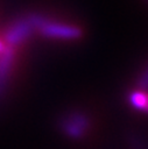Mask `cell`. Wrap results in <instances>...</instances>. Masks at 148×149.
Segmentation results:
<instances>
[{"label": "cell", "instance_id": "cell-1", "mask_svg": "<svg viewBox=\"0 0 148 149\" xmlns=\"http://www.w3.org/2000/svg\"><path fill=\"white\" fill-rule=\"evenodd\" d=\"M33 31V26L28 19H15L12 21L3 31V43L8 47L16 48L22 44Z\"/></svg>", "mask_w": 148, "mask_h": 149}, {"label": "cell", "instance_id": "cell-2", "mask_svg": "<svg viewBox=\"0 0 148 149\" xmlns=\"http://www.w3.org/2000/svg\"><path fill=\"white\" fill-rule=\"evenodd\" d=\"M16 52L15 48L5 47V50L0 54V100L7 92V85L12 74V70L15 63Z\"/></svg>", "mask_w": 148, "mask_h": 149}, {"label": "cell", "instance_id": "cell-3", "mask_svg": "<svg viewBox=\"0 0 148 149\" xmlns=\"http://www.w3.org/2000/svg\"><path fill=\"white\" fill-rule=\"evenodd\" d=\"M5 47H6V44L3 43V41H2V40H0V54L5 50Z\"/></svg>", "mask_w": 148, "mask_h": 149}]
</instances>
